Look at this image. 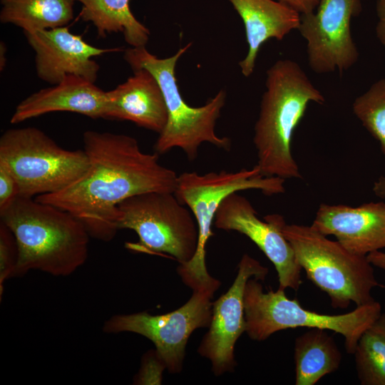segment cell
<instances>
[{"mask_svg":"<svg viewBox=\"0 0 385 385\" xmlns=\"http://www.w3.org/2000/svg\"><path fill=\"white\" fill-rule=\"evenodd\" d=\"M83 142L89 160L86 173L65 189L35 199L72 214L91 237L113 240L119 230L118 206L127 198L175 192L178 175L159 163L157 153L142 151L135 138L87 130Z\"/></svg>","mask_w":385,"mask_h":385,"instance_id":"1","label":"cell"},{"mask_svg":"<svg viewBox=\"0 0 385 385\" xmlns=\"http://www.w3.org/2000/svg\"><path fill=\"white\" fill-rule=\"evenodd\" d=\"M253 143L260 173L284 180L301 178L292 153V136L308 105L323 104L325 98L299 63L279 59L266 72Z\"/></svg>","mask_w":385,"mask_h":385,"instance_id":"2","label":"cell"},{"mask_svg":"<svg viewBox=\"0 0 385 385\" xmlns=\"http://www.w3.org/2000/svg\"><path fill=\"white\" fill-rule=\"evenodd\" d=\"M1 222L16 239L19 259L14 277L30 270L65 277L82 266L91 237L72 214L36 200L19 196L3 211Z\"/></svg>","mask_w":385,"mask_h":385,"instance_id":"3","label":"cell"},{"mask_svg":"<svg viewBox=\"0 0 385 385\" xmlns=\"http://www.w3.org/2000/svg\"><path fill=\"white\" fill-rule=\"evenodd\" d=\"M189 43L173 56L160 58L145 46L131 47L124 52L123 58L133 71L144 68L157 80L165 102L168 120L155 142V153L164 154L173 148H180L189 160H194L200 145L208 143L228 150L230 140L215 132V125L223 108L227 94L222 89L207 103L199 107L188 105L179 91L175 76L178 61L191 46Z\"/></svg>","mask_w":385,"mask_h":385,"instance_id":"4","label":"cell"},{"mask_svg":"<svg viewBox=\"0 0 385 385\" xmlns=\"http://www.w3.org/2000/svg\"><path fill=\"white\" fill-rule=\"evenodd\" d=\"M284 181L279 177L263 176L257 165L236 172L222 170L202 175L185 172L178 176L174 194L192 212L199 233L194 256L177 269L186 286L192 291L215 292L221 284L208 273L205 254L207 242L213 235L212 225L222 200L232 192L245 190H257L266 195L284 193Z\"/></svg>","mask_w":385,"mask_h":385,"instance_id":"5","label":"cell"},{"mask_svg":"<svg viewBox=\"0 0 385 385\" xmlns=\"http://www.w3.org/2000/svg\"><path fill=\"white\" fill-rule=\"evenodd\" d=\"M280 229L307 277L327 294L333 308L374 301L371 291L379 283L367 256L349 252L311 225H288L284 220Z\"/></svg>","mask_w":385,"mask_h":385,"instance_id":"6","label":"cell"},{"mask_svg":"<svg viewBox=\"0 0 385 385\" xmlns=\"http://www.w3.org/2000/svg\"><path fill=\"white\" fill-rule=\"evenodd\" d=\"M246 331L256 341L267 339L274 333L287 329L307 327L333 331L344 338L348 354H354L361 334L382 313L379 302L356 306L347 313L326 314L309 311L297 299H289L284 289L265 292L258 279L250 278L244 292Z\"/></svg>","mask_w":385,"mask_h":385,"instance_id":"7","label":"cell"},{"mask_svg":"<svg viewBox=\"0 0 385 385\" xmlns=\"http://www.w3.org/2000/svg\"><path fill=\"white\" fill-rule=\"evenodd\" d=\"M0 165L16 180L19 196L33 197L61 191L89 168L84 150L59 146L34 127L11 128L0 138Z\"/></svg>","mask_w":385,"mask_h":385,"instance_id":"8","label":"cell"},{"mask_svg":"<svg viewBox=\"0 0 385 385\" xmlns=\"http://www.w3.org/2000/svg\"><path fill=\"white\" fill-rule=\"evenodd\" d=\"M118 227L133 230L138 242L131 249L171 255L179 264L189 262L198 243V228L190 210L174 192H149L132 196L118 206Z\"/></svg>","mask_w":385,"mask_h":385,"instance_id":"9","label":"cell"},{"mask_svg":"<svg viewBox=\"0 0 385 385\" xmlns=\"http://www.w3.org/2000/svg\"><path fill=\"white\" fill-rule=\"evenodd\" d=\"M213 294L210 291L194 290L182 307L163 314H116L106 321L103 329L106 333L133 332L146 337L154 344L156 356L163 366L170 373H179L190 334L197 329L210 326Z\"/></svg>","mask_w":385,"mask_h":385,"instance_id":"10","label":"cell"},{"mask_svg":"<svg viewBox=\"0 0 385 385\" xmlns=\"http://www.w3.org/2000/svg\"><path fill=\"white\" fill-rule=\"evenodd\" d=\"M362 9L361 0H319L316 9L301 14L298 31L307 43L309 68L323 74L340 75L359 60L351 21Z\"/></svg>","mask_w":385,"mask_h":385,"instance_id":"11","label":"cell"},{"mask_svg":"<svg viewBox=\"0 0 385 385\" xmlns=\"http://www.w3.org/2000/svg\"><path fill=\"white\" fill-rule=\"evenodd\" d=\"M237 192L230 194L222 200L215 217V226L246 235L274 265L279 289L297 291L302 283V268L292 246L281 232L284 217L272 214L261 220L251 202Z\"/></svg>","mask_w":385,"mask_h":385,"instance_id":"12","label":"cell"},{"mask_svg":"<svg viewBox=\"0 0 385 385\" xmlns=\"http://www.w3.org/2000/svg\"><path fill=\"white\" fill-rule=\"evenodd\" d=\"M269 270L247 254L242 255L237 276L229 289L212 302L208 332L197 352L209 359L215 376L232 371L236 362L234 349L237 339L246 331L244 292L247 281L255 277L265 280Z\"/></svg>","mask_w":385,"mask_h":385,"instance_id":"13","label":"cell"},{"mask_svg":"<svg viewBox=\"0 0 385 385\" xmlns=\"http://www.w3.org/2000/svg\"><path fill=\"white\" fill-rule=\"evenodd\" d=\"M24 35L35 52L38 77L53 85L68 75L95 83L100 66L93 58L120 50L93 46L81 36L71 33L67 26L25 32Z\"/></svg>","mask_w":385,"mask_h":385,"instance_id":"14","label":"cell"},{"mask_svg":"<svg viewBox=\"0 0 385 385\" xmlns=\"http://www.w3.org/2000/svg\"><path fill=\"white\" fill-rule=\"evenodd\" d=\"M324 235H333L349 252L361 256L385 248V202L357 207L321 204L311 225Z\"/></svg>","mask_w":385,"mask_h":385,"instance_id":"15","label":"cell"},{"mask_svg":"<svg viewBox=\"0 0 385 385\" xmlns=\"http://www.w3.org/2000/svg\"><path fill=\"white\" fill-rule=\"evenodd\" d=\"M107 93L86 78L65 76L53 86L41 89L21 101L11 118L12 124L46 113L66 111L93 119L105 118Z\"/></svg>","mask_w":385,"mask_h":385,"instance_id":"16","label":"cell"},{"mask_svg":"<svg viewBox=\"0 0 385 385\" xmlns=\"http://www.w3.org/2000/svg\"><path fill=\"white\" fill-rule=\"evenodd\" d=\"M106 93L105 119L129 120L158 134L164 129L165 102L157 80L148 70L133 71L132 76Z\"/></svg>","mask_w":385,"mask_h":385,"instance_id":"17","label":"cell"},{"mask_svg":"<svg viewBox=\"0 0 385 385\" xmlns=\"http://www.w3.org/2000/svg\"><path fill=\"white\" fill-rule=\"evenodd\" d=\"M244 24L248 51L239 62L242 74L254 72L259 51L269 39L281 41L298 30L301 14L278 0H228Z\"/></svg>","mask_w":385,"mask_h":385,"instance_id":"18","label":"cell"},{"mask_svg":"<svg viewBox=\"0 0 385 385\" xmlns=\"http://www.w3.org/2000/svg\"><path fill=\"white\" fill-rule=\"evenodd\" d=\"M327 331L312 328L296 338V385H314L322 377L339 369L342 355Z\"/></svg>","mask_w":385,"mask_h":385,"instance_id":"19","label":"cell"},{"mask_svg":"<svg viewBox=\"0 0 385 385\" xmlns=\"http://www.w3.org/2000/svg\"><path fill=\"white\" fill-rule=\"evenodd\" d=\"M73 1L81 4L80 16L96 27L98 36L121 33L131 47L146 46L150 31L132 13L130 0Z\"/></svg>","mask_w":385,"mask_h":385,"instance_id":"20","label":"cell"},{"mask_svg":"<svg viewBox=\"0 0 385 385\" xmlns=\"http://www.w3.org/2000/svg\"><path fill=\"white\" fill-rule=\"evenodd\" d=\"M73 0H1L0 21L25 32L67 26L73 19Z\"/></svg>","mask_w":385,"mask_h":385,"instance_id":"21","label":"cell"},{"mask_svg":"<svg viewBox=\"0 0 385 385\" xmlns=\"http://www.w3.org/2000/svg\"><path fill=\"white\" fill-rule=\"evenodd\" d=\"M354 355L362 385H385V312L361 336Z\"/></svg>","mask_w":385,"mask_h":385,"instance_id":"22","label":"cell"},{"mask_svg":"<svg viewBox=\"0 0 385 385\" xmlns=\"http://www.w3.org/2000/svg\"><path fill=\"white\" fill-rule=\"evenodd\" d=\"M352 111L363 126L379 143L385 155V79L374 82L355 98Z\"/></svg>","mask_w":385,"mask_h":385,"instance_id":"23","label":"cell"},{"mask_svg":"<svg viewBox=\"0 0 385 385\" xmlns=\"http://www.w3.org/2000/svg\"><path fill=\"white\" fill-rule=\"evenodd\" d=\"M19 259V250L14 234L0 222V296L4 292V284L14 277Z\"/></svg>","mask_w":385,"mask_h":385,"instance_id":"24","label":"cell"},{"mask_svg":"<svg viewBox=\"0 0 385 385\" xmlns=\"http://www.w3.org/2000/svg\"><path fill=\"white\" fill-rule=\"evenodd\" d=\"M19 196V190L16 180L6 168L0 165V212Z\"/></svg>","mask_w":385,"mask_h":385,"instance_id":"25","label":"cell"},{"mask_svg":"<svg viewBox=\"0 0 385 385\" xmlns=\"http://www.w3.org/2000/svg\"><path fill=\"white\" fill-rule=\"evenodd\" d=\"M376 11L378 18L376 26V37L385 47V0H376Z\"/></svg>","mask_w":385,"mask_h":385,"instance_id":"26","label":"cell"},{"mask_svg":"<svg viewBox=\"0 0 385 385\" xmlns=\"http://www.w3.org/2000/svg\"><path fill=\"white\" fill-rule=\"evenodd\" d=\"M297 10L300 14L313 12L319 0H278Z\"/></svg>","mask_w":385,"mask_h":385,"instance_id":"27","label":"cell"},{"mask_svg":"<svg viewBox=\"0 0 385 385\" xmlns=\"http://www.w3.org/2000/svg\"><path fill=\"white\" fill-rule=\"evenodd\" d=\"M367 259L373 266L385 271V252L378 250L371 252L367 255Z\"/></svg>","mask_w":385,"mask_h":385,"instance_id":"28","label":"cell"},{"mask_svg":"<svg viewBox=\"0 0 385 385\" xmlns=\"http://www.w3.org/2000/svg\"><path fill=\"white\" fill-rule=\"evenodd\" d=\"M374 193L382 199H385V176H381L374 183Z\"/></svg>","mask_w":385,"mask_h":385,"instance_id":"29","label":"cell"},{"mask_svg":"<svg viewBox=\"0 0 385 385\" xmlns=\"http://www.w3.org/2000/svg\"><path fill=\"white\" fill-rule=\"evenodd\" d=\"M384 310H385V306H384Z\"/></svg>","mask_w":385,"mask_h":385,"instance_id":"30","label":"cell"}]
</instances>
